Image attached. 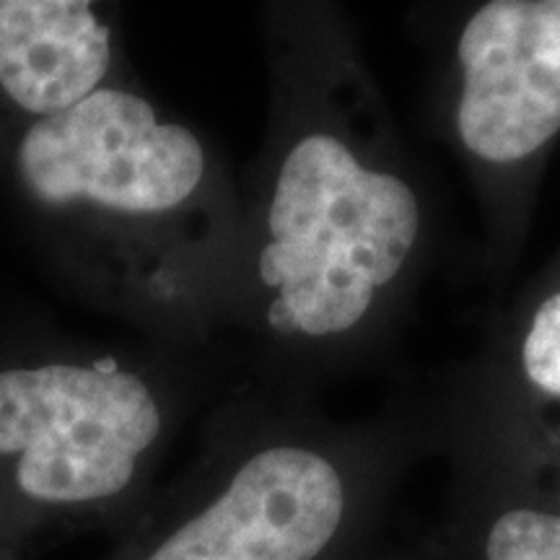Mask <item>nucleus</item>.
Wrapping results in <instances>:
<instances>
[{"label":"nucleus","mask_w":560,"mask_h":560,"mask_svg":"<svg viewBox=\"0 0 560 560\" xmlns=\"http://www.w3.org/2000/svg\"><path fill=\"white\" fill-rule=\"evenodd\" d=\"M260 278L280 296L270 325L314 338L359 325L418 240V200L400 177L371 172L332 136L299 140L270 202Z\"/></svg>","instance_id":"obj_1"},{"label":"nucleus","mask_w":560,"mask_h":560,"mask_svg":"<svg viewBox=\"0 0 560 560\" xmlns=\"http://www.w3.org/2000/svg\"><path fill=\"white\" fill-rule=\"evenodd\" d=\"M159 433L156 397L130 371L68 361L0 369V462L34 506L122 493Z\"/></svg>","instance_id":"obj_2"},{"label":"nucleus","mask_w":560,"mask_h":560,"mask_svg":"<svg viewBox=\"0 0 560 560\" xmlns=\"http://www.w3.org/2000/svg\"><path fill=\"white\" fill-rule=\"evenodd\" d=\"M16 174L42 208L166 213L198 190L206 151L187 128L159 122L138 94L102 86L24 130Z\"/></svg>","instance_id":"obj_3"},{"label":"nucleus","mask_w":560,"mask_h":560,"mask_svg":"<svg viewBox=\"0 0 560 560\" xmlns=\"http://www.w3.org/2000/svg\"><path fill=\"white\" fill-rule=\"evenodd\" d=\"M457 128L475 156L527 159L560 130V0H495L459 37Z\"/></svg>","instance_id":"obj_4"},{"label":"nucleus","mask_w":560,"mask_h":560,"mask_svg":"<svg viewBox=\"0 0 560 560\" xmlns=\"http://www.w3.org/2000/svg\"><path fill=\"white\" fill-rule=\"evenodd\" d=\"M342 511L346 490L330 462L272 446L244 462L219 499L149 560H314L338 535Z\"/></svg>","instance_id":"obj_5"},{"label":"nucleus","mask_w":560,"mask_h":560,"mask_svg":"<svg viewBox=\"0 0 560 560\" xmlns=\"http://www.w3.org/2000/svg\"><path fill=\"white\" fill-rule=\"evenodd\" d=\"M109 30L81 0H0V89L26 115L50 117L102 89Z\"/></svg>","instance_id":"obj_6"},{"label":"nucleus","mask_w":560,"mask_h":560,"mask_svg":"<svg viewBox=\"0 0 560 560\" xmlns=\"http://www.w3.org/2000/svg\"><path fill=\"white\" fill-rule=\"evenodd\" d=\"M486 556L488 560H560V514L506 511L490 527Z\"/></svg>","instance_id":"obj_7"},{"label":"nucleus","mask_w":560,"mask_h":560,"mask_svg":"<svg viewBox=\"0 0 560 560\" xmlns=\"http://www.w3.org/2000/svg\"><path fill=\"white\" fill-rule=\"evenodd\" d=\"M524 369L542 392L560 395V293L537 310L524 340Z\"/></svg>","instance_id":"obj_8"}]
</instances>
